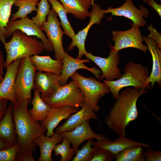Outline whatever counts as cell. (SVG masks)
<instances>
[{"instance_id":"4316f807","label":"cell","mask_w":161,"mask_h":161,"mask_svg":"<svg viewBox=\"0 0 161 161\" xmlns=\"http://www.w3.org/2000/svg\"><path fill=\"white\" fill-rule=\"evenodd\" d=\"M16 0H0V41L6 42V28L10 17L13 5Z\"/></svg>"},{"instance_id":"ac0fdd59","label":"cell","mask_w":161,"mask_h":161,"mask_svg":"<svg viewBox=\"0 0 161 161\" xmlns=\"http://www.w3.org/2000/svg\"><path fill=\"white\" fill-rule=\"evenodd\" d=\"M143 38L146 43L147 49L152 57V67L151 72L148 77L146 84L153 87L156 82L158 86H161V51L156 42L148 37L143 36Z\"/></svg>"},{"instance_id":"cb8c5ba5","label":"cell","mask_w":161,"mask_h":161,"mask_svg":"<svg viewBox=\"0 0 161 161\" xmlns=\"http://www.w3.org/2000/svg\"><path fill=\"white\" fill-rule=\"evenodd\" d=\"M31 62L37 71L61 74L63 67L62 61L53 59L50 56L38 55L30 56Z\"/></svg>"},{"instance_id":"5b68a950","label":"cell","mask_w":161,"mask_h":161,"mask_svg":"<svg viewBox=\"0 0 161 161\" xmlns=\"http://www.w3.org/2000/svg\"><path fill=\"white\" fill-rule=\"evenodd\" d=\"M40 95L44 102L51 108L69 106L78 109L82 107L85 103L83 92L73 80L61 86L49 95Z\"/></svg>"},{"instance_id":"9c48e42d","label":"cell","mask_w":161,"mask_h":161,"mask_svg":"<svg viewBox=\"0 0 161 161\" xmlns=\"http://www.w3.org/2000/svg\"><path fill=\"white\" fill-rule=\"evenodd\" d=\"M131 27L124 31L113 30L112 32V40L114 45H110L111 52H119L122 49L133 48L138 49L145 53L147 50V46L142 43L143 41V36L139 27L131 23Z\"/></svg>"},{"instance_id":"9a60e30c","label":"cell","mask_w":161,"mask_h":161,"mask_svg":"<svg viewBox=\"0 0 161 161\" xmlns=\"http://www.w3.org/2000/svg\"><path fill=\"white\" fill-rule=\"evenodd\" d=\"M63 67L61 74V86L66 84L68 80L79 69H83L91 72L99 79L101 75V72L94 67L89 68L84 63H89V60L79 59L73 58L65 52L63 56Z\"/></svg>"},{"instance_id":"7a4b0ae2","label":"cell","mask_w":161,"mask_h":161,"mask_svg":"<svg viewBox=\"0 0 161 161\" xmlns=\"http://www.w3.org/2000/svg\"><path fill=\"white\" fill-rule=\"evenodd\" d=\"M31 101L29 99L21 100L13 103L12 115L17 143L20 147L19 153L33 154L36 149L34 140L47 131L29 115L28 107Z\"/></svg>"},{"instance_id":"6da1fadb","label":"cell","mask_w":161,"mask_h":161,"mask_svg":"<svg viewBox=\"0 0 161 161\" xmlns=\"http://www.w3.org/2000/svg\"><path fill=\"white\" fill-rule=\"evenodd\" d=\"M148 92L145 89L129 86L121 91L105 119L109 129L119 137L126 136V127L138 117V99L142 95Z\"/></svg>"},{"instance_id":"2e32d148","label":"cell","mask_w":161,"mask_h":161,"mask_svg":"<svg viewBox=\"0 0 161 161\" xmlns=\"http://www.w3.org/2000/svg\"><path fill=\"white\" fill-rule=\"evenodd\" d=\"M21 60V58L15 60L6 67L5 76L0 83V99H6L13 103L16 101L15 81Z\"/></svg>"},{"instance_id":"52a82bcc","label":"cell","mask_w":161,"mask_h":161,"mask_svg":"<svg viewBox=\"0 0 161 161\" xmlns=\"http://www.w3.org/2000/svg\"><path fill=\"white\" fill-rule=\"evenodd\" d=\"M27 56L21 58L16 76L15 96L16 100H32L31 91L34 87V78L37 70Z\"/></svg>"},{"instance_id":"8992f818","label":"cell","mask_w":161,"mask_h":161,"mask_svg":"<svg viewBox=\"0 0 161 161\" xmlns=\"http://www.w3.org/2000/svg\"><path fill=\"white\" fill-rule=\"evenodd\" d=\"M71 78L83 92L85 102L95 112L98 111L100 109L98 105L99 100L106 94L110 92L107 86L91 76L84 77L76 71Z\"/></svg>"},{"instance_id":"ba28073f","label":"cell","mask_w":161,"mask_h":161,"mask_svg":"<svg viewBox=\"0 0 161 161\" xmlns=\"http://www.w3.org/2000/svg\"><path fill=\"white\" fill-rule=\"evenodd\" d=\"M58 15L51 9L47 16V19L40 27L46 34L47 38L52 45L55 59L63 61L65 51L62 44V38L65 34L61 27Z\"/></svg>"},{"instance_id":"83f0119b","label":"cell","mask_w":161,"mask_h":161,"mask_svg":"<svg viewBox=\"0 0 161 161\" xmlns=\"http://www.w3.org/2000/svg\"><path fill=\"white\" fill-rule=\"evenodd\" d=\"M143 147L133 146L127 147L114 156L115 161H145Z\"/></svg>"},{"instance_id":"d4e9b609","label":"cell","mask_w":161,"mask_h":161,"mask_svg":"<svg viewBox=\"0 0 161 161\" xmlns=\"http://www.w3.org/2000/svg\"><path fill=\"white\" fill-rule=\"evenodd\" d=\"M67 13L72 14L77 19L84 20L89 17V9L94 0H59Z\"/></svg>"},{"instance_id":"5bb4252c","label":"cell","mask_w":161,"mask_h":161,"mask_svg":"<svg viewBox=\"0 0 161 161\" xmlns=\"http://www.w3.org/2000/svg\"><path fill=\"white\" fill-rule=\"evenodd\" d=\"M89 120L84 121L72 131L60 133L63 137L67 138L70 142L72 148L76 152L80 145L86 140L94 138L96 139L97 141L109 140L102 134L95 133L90 126Z\"/></svg>"},{"instance_id":"836d02e7","label":"cell","mask_w":161,"mask_h":161,"mask_svg":"<svg viewBox=\"0 0 161 161\" xmlns=\"http://www.w3.org/2000/svg\"><path fill=\"white\" fill-rule=\"evenodd\" d=\"M18 143L7 148L0 150V161H16V156L19 152Z\"/></svg>"},{"instance_id":"e575fe53","label":"cell","mask_w":161,"mask_h":161,"mask_svg":"<svg viewBox=\"0 0 161 161\" xmlns=\"http://www.w3.org/2000/svg\"><path fill=\"white\" fill-rule=\"evenodd\" d=\"M114 158V155L109 151L96 148L91 161H112Z\"/></svg>"},{"instance_id":"7c38bea8","label":"cell","mask_w":161,"mask_h":161,"mask_svg":"<svg viewBox=\"0 0 161 161\" xmlns=\"http://www.w3.org/2000/svg\"><path fill=\"white\" fill-rule=\"evenodd\" d=\"M92 10L90 12V21L87 26L82 30L73 36L71 38L72 42L67 49L69 50L73 49L75 46L78 49V55L77 58L81 59L83 55L86 54L88 52L85 48V41L89 29L94 24H100L102 19L105 14L103 10L101 9L100 6L94 3L92 5Z\"/></svg>"},{"instance_id":"44dd1931","label":"cell","mask_w":161,"mask_h":161,"mask_svg":"<svg viewBox=\"0 0 161 161\" xmlns=\"http://www.w3.org/2000/svg\"><path fill=\"white\" fill-rule=\"evenodd\" d=\"M92 145L96 148H101L109 150L114 156L129 146H140L148 148H151V146L148 143L134 141L124 136L119 137L114 141L109 140L96 142L92 141Z\"/></svg>"},{"instance_id":"ee69618b","label":"cell","mask_w":161,"mask_h":161,"mask_svg":"<svg viewBox=\"0 0 161 161\" xmlns=\"http://www.w3.org/2000/svg\"><path fill=\"white\" fill-rule=\"evenodd\" d=\"M149 0H143V1L145 3H147Z\"/></svg>"},{"instance_id":"7402d4cb","label":"cell","mask_w":161,"mask_h":161,"mask_svg":"<svg viewBox=\"0 0 161 161\" xmlns=\"http://www.w3.org/2000/svg\"><path fill=\"white\" fill-rule=\"evenodd\" d=\"M13 104L10 102L0 121V138L11 146L17 143L12 113Z\"/></svg>"},{"instance_id":"e0dca14e","label":"cell","mask_w":161,"mask_h":161,"mask_svg":"<svg viewBox=\"0 0 161 161\" xmlns=\"http://www.w3.org/2000/svg\"><path fill=\"white\" fill-rule=\"evenodd\" d=\"M78 111V109L69 106L51 108L45 119L40 123L47 129L46 136L52 135L54 129L62 120L68 119L72 114Z\"/></svg>"},{"instance_id":"484cf974","label":"cell","mask_w":161,"mask_h":161,"mask_svg":"<svg viewBox=\"0 0 161 161\" xmlns=\"http://www.w3.org/2000/svg\"><path fill=\"white\" fill-rule=\"evenodd\" d=\"M33 89L34 97L31 101L32 107L28 113L35 121L41 122L45 119L51 108L43 100L38 90L35 88Z\"/></svg>"},{"instance_id":"3957f363","label":"cell","mask_w":161,"mask_h":161,"mask_svg":"<svg viewBox=\"0 0 161 161\" xmlns=\"http://www.w3.org/2000/svg\"><path fill=\"white\" fill-rule=\"evenodd\" d=\"M11 40L3 45L7 53L5 68L15 60L39 55L44 50L43 44L36 38L28 36L19 30H15Z\"/></svg>"},{"instance_id":"30bf717a","label":"cell","mask_w":161,"mask_h":161,"mask_svg":"<svg viewBox=\"0 0 161 161\" xmlns=\"http://www.w3.org/2000/svg\"><path fill=\"white\" fill-rule=\"evenodd\" d=\"M16 30H19L28 36H35L39 38L43 44L45 50L48 52L53 51L51 43L41 28L27 16L18 20H9L6 28L7 38L12 35Z\"/></svg>"},{"instance_id":"d590c367","label":"cell","mask_w":161,"mask_h":161,"mask_svg":"<svg viewBox=\"0 0 161 161\" xmlns=\"http://www.w3.org/2000/svg\"><path fill=\"white\" fill-rule=\"evenodd\" d=\"M144 152V156L146 161H161V150L154 151L148 148Z\"/></svg>"},{"instance_id":"603a6c76","label":"cell","mask_w":161,"mask_h":161,"mask_svg":"<svg viewBox=\"0 0 161 161\" xmlns=\"http://www.w3.org/2000/svg\"><path fill=\"white\" fill-rule=\"evenodd\" d=\"M63 139L60 133H54L50 137L44 134L36 138L34 141V144L39 147L40 151L38 161H52V152L56 145L61 142Z\"/></svg>"},{"instance_id":"f546056e","label":"cell","mask_w":161,"mask_h":161,"mask_svg":"<svg viewBox=\"0 0 161 161\" xmlns=\"http://www.w3.org/2000/svg\"><path fill=\"white\" fill-rule=\"evenodd\" d=\"M40 0H16L13 5L18 7L16 13L12 14L10 20L23 18L34 11H37L36 6Z\"/></svg>"},{"instance_id":"4fadbf2b","label":"cell","mask_w":161,"mask_h":161,"mask_svg":"<svg viewBox=\"0 0 161 161\" xmlns=\"http://www.w3.org/2000/svg\"><path fill=\"white\" fill-rule=\"evenodd\" d=\"M103 11L105 14L111 13L112 16H124L131 20L132 24L139 27L147 25L144 17L147 18L149 14L148 10L143 5H140V9L137 8L132 0H126L120 7L114 8L109 7Z\"/></svg>"},{"instance_id":"d6a6232c","label":"cell","mask_w":161,"mask_h":161,"mask_svg":"<svg viewBox=\"0 0 161 161\" xmlns=\"http://www.w3.org/2000/svg\"><path fill=\"white\" fill-rule=\"evenodd\" d=\"M93 139L88 140L81 149L77 151L75 156L72 160V161H91L96 148L95 147H92Z\"/></svg>"},{"instance_id":"4dcf8cb0","label":"cell","mask_w":161,"mask_h":161,"mask_svg":"<svg viewBox=\"0 0 161 161\" xmlns=\"http://www.w3.org/2000/svg\"><path fill=\"white\" fill-rule=\"evenodd\" d=\"M61 143L57 144L54 148L53 151L54 155L56 156L60 155L61 161H70L71 160L76 152L70 145V142L67 138L63 137Z\"/></svg>"},{"instance_id":"ab89813d","label":"cell","mask_w":161,"mask_h":161,"mask_svg":"<svg viewBox=\"0 0 161 161\" xmlns=\"http://www.w3.org/2000/svg\"><path fill=\"white\" fill-rule=\"evenodd\" d=\"M8 101L6 99H0V121L4 116L7 108Z\"/></svg>"},{"instance_id":"8d00e7d4","label":"cell","mask_w":161,"mask_h":161,"mask_svg":"<svg viewBox=\"0 0 161 161\" xmlns=\"http://www.w3.org/2000/svg\"><path fill=\"white\" fill-rule=\"evenodd\" d=\"M148 29L150 33L148 37L153 39L159 47L161 49V34L158 32L152 24H150Z\"/></svg>"},{"instance_id":"f35d334b","label":"cell","mask_w":161,"mask_h":161,"mask_svg":"<svg viewBox=\"0 0 161 161\" xmlns=\"http://www.w3.org/2000/svg\"><path fill=\"white\" fill-rule=\"evenodd\" d=\"M152 7L158 13L159 16L161 17V4L156 3L154 0H149L147 3Z\"/></svg>"},{"instance_id":"8fae6325","label":"cell","mask_w":161,"mask_h":161,"mask_svg":"<svg viewBox=\"0 0 161 161\" xmlns=\"http://www.w3.org/2000/svg\"><path fill=\"white\" fill-rule=\"evenodd\" d=\"M85 56L96 64L102 72L99 81L103 78L107 81H112L120 78L122 76L121 70L118 68L119 64L120 55L118 52H110L106 58L96 56L91 52L87 53Z\"/></svg>"},{"instance_id":"60d3db41","label":"cell","mask_w":161,"mask_h":161,"mask_svg":"<svg viewBox=\"0 0 161 161\" xmlns=\"http://www.w3.org/2000/svg\"><path fill=\"white\" fill-rule=\"evenodd\" d=\"M4 65L5 61L4 56L0 49V75L1 76H2L4 73Z\"/></svg>"},{"instance_id":"277c9868","label":"cell","mask_w":161,"mask_h":161,"mask_svg":"<svg viewBox=\"0 0 161 161\" xmlns=\"http://www.w3.org/2000/svg\"><path fill=\"white\" fill-rule=\"evenodd\" d=\"M124 73L119 79L112 81L103 80V82L109 88L113 98L117 99L120 90L128 86L151 89V85L146 84L147 80L150 75L149 69L141 64L130 61L124 66Z\"/></svg>"},{"instance_id":"b9f144b4","label":"cell","mask_w":161,"mask_h":161,"mask_svg":"<svg viewBox=\"0 0 161 161\" xmlns=\"http://www.w3.org/2000/svg\"><path fill=\"white\" fill-rule=\"evenodd\" d=\"M10 147V146L0 138V150L5 149Z\"/></svg>"},{"instance_id":"7bdbcfd3","label":"cell","mask_w":161,"mask_h":161,"mask_svg":"<svg viewBox=\"0 0 161 161\" xmlns=\"http://www.w3.org/2000/svg\"><path fill=\"white\" fill-rule=\"evenodd\" d=\"M3 79V77L1 75H0V83H1V82L2 81V80Z\"/></svg>"},{"instance_id":"d6986e66","label":"cell","mask_w":161,"mask_h":161,"mask_svg":"<svg viewBox=\"0 0 161 161\" xmlns=\"http://www.w3.org/2000/svg\"><path fill=\"white\" fill-rule=\"evenodd\" d=\"M95 112L85 102L80 110L71 115L63 125L58 126L54 133L71 131L87 120L91 119L97 120L98 117Z\"/></svg>"},{"instance_id":"74e56055","label":"cell","mask_w":161,"mask_h":161,"mask_svg":"<svg viewBox=\"0 0 161 161\" xmlns=\"http://www.w3.org/2000/svg\"><path fill=\"white\" fill-rule=\"evenodd\" d=\"M32 154H20L18 153L16 161H35Z\"/></svg>"},{"instance_id":"f1b7e54d","label":"cell","mask_w":161,"mask_h":161,"mask_svg":"<svg viewBox=\"0 0 161 161\" xmlns=\"http://www.w3.org/2000/svg\"><path fill=\"white\" fill-rule=\"evenodd\" d=\"M48 1L52 6V9L59 16L65 34L72 38L75 33L67 18V13L63 5L57 0Z\"/></svg>"},{"instance_id":"1f68e13d","label":"cell","mask_w":161,"mask_h":161,"mask_svg":"<svg viewBox=\"0 0 161 161\" xmlns=\"http://www.w3.org/2000/svg\"><path fill=\"white\" fill-rule=\"evenodd\" d=\"M37 5L36 14L32 19L36 24L41 27L47 20L46 16L50 10V6L48 0H40Z\"/></svg>"},{"instance_id":"ffe728a7","label":"cell","mask_w":161,"mask_h":161,"mask_svg":"<svg viewBox=\"0 0 161 161\" xmlns=\"http://www.w3.org/2000/svg\"><path fill=\"white\" fill-rule=\"evenodd\" d=\"M61 86V74L38 71L36 72L34 88L42 95H49Z\"/></svg>"}]
</instances>
